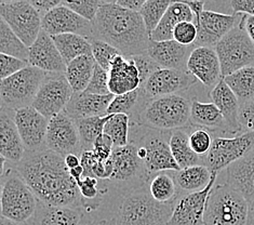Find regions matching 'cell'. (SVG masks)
Listing matches in <instances>:
<instances>
[{
	"label": "cell",
	"mask_w": 254,
	"mask_h": 225,
	"mask_svg": "<svg viewBox=\"0 0 254 225\" xmlns=\"http://www.w3.org/2000/svg\"><path fill=\"white\" fill-rule=\"evenodd\" d=\"M13 168L42 204L82 210L79 187L70 176L63 156L49 150L26 151Z\"/></svg>",
	"instance_id": "1"
},
{
	"label": "cell",
	"mask_w": 254,
	"mask_h": 225,
	"mask_svg": "<svg viewBox=\"0 0 254 225\" xmlns=\"http://www.w3.org/2000/svg\"><path fill=\"white\" fill-rule=\"evenodd\" d=\"M92 25L91 39L107 42L123 56L129 58L147 53L150 36L142 15L137 12L119 7L116 1H105Z\"/></svg>",
	"instance_id": "2"
},
{
	"label": "cell",
	"mask_w": 254,
	"mask_h": 225,
	"mask_svg": "<svg viewBox=\"0 0 254 225\" xmlns=\"http://www.w3.org/2000/svg\"><path fill=\"white\" fill-rule=\"evenodd\" d=\"M178 200V199H177ZM177 200L161 204L150 195L148 184L123 196L117 210L119 225H168Z\"/></svg>",
	"instance_id": "3"
},
{
	"label": "cell",
	"mask_w": 254,
	"mask_h": 225,
	"mask_svg": "<svg viewBox=\"0 0 254 225\" xmlns=\"http://www.w3.org/2000/svg\"><path fill=\"white\" fill-rule=\"evenodd\" d=\"M191 101L182 94L160 96L147 102L135 121L149 129L173 132L190 125Z\"/></svg>",
	"instance_id": "4"
},
{
	"label": "cell",
	"mask_w": 254,
	"mask_h": 225,
	"mask_svg": "<svg viewBox=\"0 0 254 225\" xmlns=\"http://www.w3.org/2000/svg\"><path fill=\"white\" fill-rule=\"evenodd\" d=\"M1 182V217L28 223L37 211L39 199L12 165L4 168Z\"/></svg>",
	"instance_id": "5"
},
{
	"label": "cell",
	"mask_w": 254,
	"mask_h": 225,
	"mask_svg": "<svg viewBox=\"0 0 254 225\" xmlns=\"http://www.w3.org/2000/svg\"><path fill=\"white\" fill-rule=\"evenodd\" d=\"M114 171L106 182L120 195L126 196L149 183V175L142 158L138 156V148L131 141L124 148H115L111 157Z\"/></svg>",
	"instance_id": "6"
},
{
	"label": "cell",
	"mask_w": 254,
	"mask_h": 225,
	"mask_svg": "<svg viewBox=\"0 0 254 225\" xmlns=\"http://www.w3.org/2000/svg\"><path fill=\"white\" fill-rule=\"evenodd\" d=\"M131 127L130 140L134 141L138 148L140 156L150 176L165 171H180L170 148L171 132H163L144 127V131L138 130V125Z\"/></svg>",
	"instance_id": "7"
},
{
	"label": "cell",
	"mask_w": 254,
	"mask_h": 225,
	"mask_svg": "<svg viewBox=\"0 0 254 225\" xmlns=\"http://www.w3.org/2000/svg\"><path fill=\"white\" fill-rule=\"evenodd\" d=\"M248 200L227 183L215 184L208 199L204 225H247Z\"/></svg>",
	"instance_id": "8"
},
{
	"label": "cell",
	"mask_w": 254,
	"mask_h": 225,
	"mask_svg": "<svg viewBox=\"0 0 254 225\" xmlns=\"http://www.w3.org/2000/svg\"><path fill=\"white\" fill-rule=\"evenodd\" d=\"M47 73L34 66H27L0 83L1 107L16 112L33 105Z\"/></svg>",
	"instance_id": "9"
},
{
	"label": "cell",
	"mask_w": 254,
	"mask_h": 225,
	"mask_svg": "<svg viewBox=\"0 0 254 225\" xmlns=\"http://www.w3.org/2000/svg\"><path fill=\"white\" fill-rule=\"evenodd\" d=\"M214 49L220 59L222 78L254 65V44L247 35L240 20Z\"/></svg>",
	"instance_id": "10"
},
{
	"label": "cell",
	"mask_w": 254,
	"mask_h": 225,
	"mask_svg": "<svg viewBox=\"0 0 254 225\" xmlns=\"http://www.w3.org/2000/svg\"><path fill=\"white\" fill-rule=\"evenodd\" d=\"M0 17L28 48L42 30V16L29 0H1Z\"/></svg>",
	"instance_id": "11"
},
{
	"label": "cell",
	"mask_w": 254,
	"mask_h": 225,
	"mask_svg": "<svg viewBox=\"0 0 254 225\" xmlns=\"http://www.w3.org/2000/svg\"><path fill=\"white\" fill-rule=\"evenodd\" d=\"M254 150V132H243L233 138L214 137L205 156L204 165L211 172L220 173Z\"/></svg>",
	"instance_id": "12"
},
{
	"label": "cell",
	"mask_w": 254,
	"mask_h": 225,
	"mask_svg": "<svg viewBox=\"0 0 254 225\" xmlns=\"http://www.w3.org/2000/svg\"><path fill=\"white\" fill-rule=\"evenodd\" d=\"M72 95L74 91L65 74L47 73L32 106L46 118L51 119L65 111Z\"/></svg>",
	"instance_id": "13"
},
{
	"label": "cell",
	"mask_w": 254,
	"mask_h": 225,
	"mask_svg": "<svg viewBox=\"0 0 254 225\" xmlns=\"http://www.w3.org/2000/svg\"><path fill=\"white\" fill-rule=\"evenodd\" d=\"M46 145L47 150L63 157L70 154L81 156L83 150L77 124L65 111L49 120Z\"/></svg>",
	"instance_id": "14"
},
{
	"label": "cell",
	"mask_w": 254,
	"mask_h": 225,
	"mask_svg": "<svg viewBox=\"0 0 254 225\" xmlns=\"http://www.w3.org/2000/svg\"><path fill=\"white\" fill-rule=\"evenodd\" d=\"M219 174L212 172L209 185L200 192L181 193L168 225H204L208 199Z\"/></svg>",
	"instance_id": "15"
},
{
	"label": "cell",
	"mask_w": 254,
	"mask_h": 225,
	"mask_svg": "<svg viewBox=\"0 0 254 225\" xmlns=\"http://www.w3.org/2000/svg\"><path fill=\"white\" fill-rule=\"evenodd\" d=\"M49 120L33 106L14 113V121L26 151L34 153L47 150L46 139Z\"/></svg>",
	"instance_id": "16"
},
{
	"label": "cell",
	"mask_w": 254,
	"mask_h": 225,
	"mask_svg": "<svg viewBox=\"0 0 254 225\" xmlns=\"http://www.w3.org/2000/svg\"><path fill=\"white\" fill-rule=\"evenodd\" d=\"M198 80L187 71L159 69L150 76L142 88L149 100L160 96L180 94Z\"/></svg>",
	"instance_id": "17"
},
{
	"label": "cell",
	"mask_w": 254,
	"mask_h": 225,
	"mask_svg": "<svg viewBox=\"0 0 254 225\" xmlns=\"http://www.w3.org/2000/svg\"><path fill=\"white\" fill-rule=\"evenodd\" d=\"M42 30L51 37L63 34H76L91 39L93 36L92 23L65 7L63 2L42 17Z\"/></svg>",
	"instance_id": "18"
},
{
	"label": "cell",
	"mask_w": 254,
	"mask_h": 225,
	"mask_svg": "<svg viewBox=\"0 0 254 225\" xmlns=\"http://www.w3.org/2000/svg\"><path fill=\"white\" fill-rule=\"evenodd\" d=\"M239 14H225L212 10H204L196 21L198 37L195 47L215 46L237 25Z\"/></svg>",
	"instance_id": "19"
},
{
	"label": "cell",
	"mask_w": 254,
	"mask_h": 225,
	"mask_svg": "<svg viewBox=\"0 0 254 225\" xmlns=\"http://www.w3.org/2000/svg\"><path fill=\"white\" fill-rule=\"evenodd\" d=\"M186 70L208 89H213L222 79L220 59L214 48H193L187 60Z\"/></svg>",
	"instance_id": "20"
},
{
	"label": "cell",
	"mask_w": 254,
	"mask_h": 225,
	"mask_svg": "<svg viewBox=\"0 0 254 225\" xmlns=\"http://www.w3.org/2000/svg\"><path fill=\"white\" fill-rule=\"evenodd\" d=\"M28 64L46 73L60 74H65L67 68L52 37L45 30H41L37 40L29 47Z\"/></svg>",
	"instance_id": "21"
},
{
	"label": "cell",
	"mask_w": 254,
	"mask_h": 225,
	"mask_svg": "<svg viewBox=\"0 0 254 225\" xmlns=\"http://www.w3.org/2000/svg\"><path fill=\"white\" fill-rule=\"evenodd\" d=\"M108 86L111 93L115 96L129 93L141 88V75L135 62L131 57L120 54L114 60L108 72Z\"/></svg>",
	"instance_id": "22"
},
{
	"label": "cell",
	"mask_w": 254,
	"mask_h": 225,
	"mask_svg": "<svg viewBox=\"0 0 254 225\" xmlns=\"http://www.w3.org/2000/svg\"><path fill=\"white\" fill-rule=\"evenodd\" d=\"M14 113L1 107L0 116V154L10 165H17L26 154L14 121Z\"/></svg>",
	"instance_id": "23"
},
{
	"label": "cell",
	"mask_w": 254,
	"mask_h": 225,
	"mask_svg": "<svg viewBox=\"0 0 254 225\" xmlns=\"http://www.w3.org/2000/svg\"><path fill=\"white\" fill-rule=\"evenodd\" d=\"M195 46H183L175 40L152 41L147 50L148 57L160 69L187 71L186 64Z\"/></svg>",
	"instance_id": "24"
},
{
	"label": "cell",
	"mask_w": 254,
	"mask_h": 225,
	"mask_svg": "<svg viewBox=\"0 0 254 225\" xmlns=\"http://www.w3.org/2000/svg\"><path fill=\"white\" fill-rule=\"evenodd\" d=\"M114 98V94L96 95L84 91L80 93H74L65 112L75 121L90 117L106 116L107 109Z\"/></svg>",
	"instance_id": "25"
},
{
	"label": "cell",
	"mask_w": 254,
	"mask_h": 225,
	"mask_svg": "<svg viewBox=\"0 0 254 225\" xmlns=\"http://www.w3.org/2000/svg\"><path fill=\"white\" fill-rule=\"evenodd\" d=\"M210 98L223 115V118L225 120L227 133H231V135L239 133L241 131V126L239 123V112L241 104L237 96L235 95L232 89L228 87V84L223 78L211 90Z\"/></svg>",
	"instance_id": "26"
},
{
	"label": "cell",
	"mask_w": 254,
	"mask_h": 225,
	"mask_svg": "<svg viewBox=\"0 0 254 225\" xmlns=\"http://www.w3.org/2000/svg\"><path fill=\"white\" fill-rule=\"evenodd\" d=\"M225 171V183L238 191L248 202L254 198V150Z\"/></svg>",
	"instance_id": "27"
},
{
	"label": "cell",
	"mask_w": 254,
	"mask_h": 225,
	"mask_svg": "<svg viewBox=\"0 0 254 225\" xmlns=\"http://www.w3.org/2000/svg\"><path fill=\"white\" fill-rule=\"evenodd\" d=\"M82 216L83 211L80 209L47 206L39 200L37 211L28 223L31 225H79Z\"/></svg>",
	"instance_id": "28"
},
{
	"label": "cell",
	"mask_w": 254,
	"mask_h": 225,
	"mask_svg": "<svg viewBox=\"0 0 254 225\" xmlns=\"http://www.w3.org/2000/svg\"><path fill=\"white\" fill-rule=\"evenodd\" d=\"M195 15L183 1H172L163 15L160 24L150 35L152 41H168L173 39V30L182 22H195Z\"/></svg>",
	"instance_id": "29"
},
{
	"label": "cell",
	"mask_w": 254,
	"mask_h": 225,
	"mask_svg": "<svg viewBox=\"0 0 254 225\" xmlns=\"http://www.w3.org/2000/svg\"><path fill=\"white\" fill-rule=\"evenodd\" d=\"M190 125L212 132H227L223 115L212 102H200L196 99L191 101Z\"/></svg>",
	"instance_id": "30"
},
{
	"label": "cell",
	"mask_w": 254,
	"mask_h": 225,
	"mask_svg": "<svg viewBox=\"0 0 254 225\" xmlns=\"http://www.w3.org/2000/svg\"><path fill=\"white\" fill-rule=\"evenodd\" d=\"M96 62L92 56H82L71 61L66 68L65 76L74 93L86 91L93 76Z\"/></svg>",
	"instance_id": "31"
},
{
	"label": "cell",
	"mask_w": 254,
	"mask_h": 225,
	"mask_svg": "<svg viewBox=\"0 0 254 225\" xmlns=\"http://www.w3.org/2000/svg\"><path fill=\"white\" fill-rule=\"evenodd\" d=\"M148 101L149 99L141 87L129 93L115 96L107 109V115L125 114L131 118V123H135L138 115Z\"/></svg>",
	"instance_id": "32"
},
{
	"label": "cell",
	"mask_w": 254,
	"mask_h": 225,
	"mask_svg": "<svg viewBox=\"0 0 254 225\" xmlns=\"http://www.w3.org/2000/svg\"><path fill=\"white\" fill-rule=\"evenodd\" d=\"M212 172L204 165L192 166L174 171V178L182 193H196L204 190L211 181Z\"/></svg>",
	"instance_id": "33"
},
{
	"label": "cell",
	"mask_w": 254,
	"mask_h": 225,
	"mask_svg": "<svg viewBox=\"0 0 254 225\" xmlns=\"http://www.w3.org/2000/svg\"><path fill=\"white\" fill-rule=\"evenodd\" d=\"M190 136L186 130H175L171 132L170 148L172 155L177 161L180 169L192 166L204 165V159L198 156L190 148ZM205 166V165H204Z\"/></svg>",
	"instance_id": "34"
},
{
	"label": "cell",
	"mask_w": 254,
	"mask_h": 225,
	"mask_svg": "<svg viewBox=\"0 0 254 225\" xmlns=\"http://www.w3.org/2000/svg\"><path fill=\"white\" fill-rule=\"evenodd\" d=\"M66 64L82 56H92V46L86 37L76 34H63L52 37Z\"/></svg>",
	"instance_id": "35"
},
{
	"label": "cell",
	"mask_w": 254,
	"mask_h": 225,
	"mask_svg": "<svg viewBox=\"0 0 254 225\" xmlns=\"http://www.w3.org/2000/svg\"><path fill=\"white\" fill-rule=\"evenodd\" d=\"M148 190L156 202L161 204L174 202L182 193L179 190L177 182H175L174 172L172 174L168 171L153 175L148 183Z\"/></svg>",
	"instance_id": "36"
},
{
	"label": "cell",
	"mask_w": 254,
	"mask_h": 225,
	"mask_svg": "<svg viewBox=\"0 0 254 225\" xmlns=\"http://www.w3.org/2000/svg\"><path fill=\"white\" fill-rule=\"evenodd\" d=\"M240 104L254 100V65L247 66L223 78Z\"/></svg>",
	"instance_id": "37"
},
{
	"label": "cell",
	"mask_w": 254,
	"mask_h": 225,
	"mask_svg": "<svg viewBox=\"0 0 254 225\" xmlns=\"http://www.w3.org/2000/svg\"><path fill=\"white\" fill-rule=\"evenodd\" d=\"M110 118L111 115H106V116L90 117L76 121L83 151L93 150L96 140L104 135V127Z\"/></svg>",
	"instance_id": "38"
},
{
	"label": "cell",
	"mask_w": 254,
	"mask_h": 225,
	"mask_svg": "<svg viewBox=\"0 0 254 225\" xmlns=\"http://www.w3.org/2000/svg\"><path fill=\"white\" fill-rule=\"evenodd\" d=\"M0 53L28 62L29 48L0 17Z\"/></svg>",
	"instance_id": "39"
},
{
	"label": "cell",
	"mask_w": 254,
	"mask_h": 225,
	"mask_svg": "<svg viewBox=\"0 0 254 225\" xmlns=\"http://www.w3.org/2000/svg\"><path fill=\"white\" fill-rule=\"evenodd\" d=\"M131 118L125 114L111 115L104 127V135L108 136L114 143V148H124L130 142Z\"/></svg>",
	"instance_id": "40"
},
{
	"label": "cell",
	"mask_w": 254,
	"mask_h": 225,
	"mask_svg": "<svg viewBox=\"0 0 254 225\" xmlns=\"http://www.w3.org/2000/svg\"><path fill=\"white\" fill-rule=\"evenodd\" d=\"M171 3L172 1H169V0H146V2L144 3L140 14L143 17L149 36L158 27Z\"/></svg>",
	"instance_id": "41"
},
{
	"label": "cell",
	"mask_w": 254,
	"mask_h": 225,
	"mask_svg": "<svg viewBox=\"0 0 254 225\" xmlns=\"http://www.w3.org/2000/svg\"><path fill=\"white\" fill-rule=\"evenodd\" d=\"M92 46V57L96 64L100 65L103 70L110 72L114 60L120 56V51L110 44L99 39H89Z\"/></svg>",
	"instance_id": "42"
},
{
	"label": "cell",
	"mask_w": 254,
	"mask_h": 225,
	"mask_svg": "<svg viewBox=\"0 0 254 225\" xmlns=\"http://www.w3.org/2000/svg\"><path fill=\"white\" fill-rule=\"evenodd\" d=\"M105 1L101 0H90V1H63L65 7L69 8L78 15H80L83 19L89 22H93L96 17V14Z\"/></svg>",
	"instance_id": "43"
},
{
	"label": "cell",
	"mask_w": 254,
	"mask_h": 225,
	"mask_svg": "<svg viewBox=\"0 0 254 225\" xmlns=\"http://www.w3.org/2000/svg\"><path fill=\"white\" fill-rule=\"evenodd\" d=\"M213 138L211 137L210 132L208 130L200 129L198 128L195 131H192L190 136V143L191 150L195 151V153L204 158L208 155V153L212 147Z\"/></svg>",
	"instance_id": "44"
},
{
	"label": "cell",
	"mask_w": 254,
	"mask_h": 225,
	"mask_svg": "<svg viewBox=\"0 0 254 225\" xmlns=\"http://www.w3.org/2000/svg\"><path fill=\"white\" fill-rule=\"evenodd\" d=\"M198 37V28L195 22H182L173 30V40L183 46H195Z\"/></svg>",
	"instance_id": "45"
},
{
	"label": "cell",
	"mask_w": 254,
	"mask_h": 225,
	"mask_svg": "<svg viewBox=\"0 0 254 225\" xmlns=\"http://www.w3.org/2000/svg\"><path fill=\"white\" fill-rule=\"evenodd\" d=\"M108 72L103 70L100 65L96 64L93 76L91 78L88 88L84 92L96 94V95H108L112 94L108 86Z\"/></svg>",
	"instance_id": "46"
},
{
	"label": "cell",
	"mask_w": 254,
	"mask_h": 225,
	"mask_svg": "<svg viewBox=\"0 0 254 225\" xmlns=\"http://www.w3.org/2000/svg\"><path fill=\"white\" fill-rule=\"evenodd\" d=\"M27 66H29V64L25 61L0 53V78L1 80L15 75L16 73L21 72Z\"/></svg>",
	"instance_id": "47"
},
{
	"label": "cell",
	"mask_w": 254,
	"mask_h": 225,
	"mask_svg": "<svg viewBox=\"0 0 254 225\" xmlns=\"http://www.w3.org/2000/svg\"><path fill=\"white\" fill-rule=\"evenodd\" d=\"M131 58L135 62V65L137 66L138 72H140L142 86L147 81V79L152 76L157 70L160 69L159 65L156 64L154 61L148 57L147 53L140 54V56H134Z\"/></svg>",
	"instance_id": "48"
},
{
	"label": "cell",
	"mask_w": 254,
	"mask_h": 225,
	"mask_svg": "<svg viewBox=\"0 0 254 225\" xmlns=\"http://www.w3.org/2000/svg\"><path fill=\"white\" fill-rule=\"evenodd\" d=\"M114 149L115 148L112 139L106 135H102L95 141L92 151L101 162H106L111 159Z\"/></svg>",
	"instance_id": "49"
},
{
	"label": "cell",
	"mask_w": 254,
	"mask_h": 225,
	"mask_svg": "<svg viewBox=\"0 0 254 225\" xmlns=\"http://www.w3.org/2000/svg\"><path fill=\"white\" fill-rule=\"evenodd\" d=\"M241 131L254 132V100L241 104L239 112Z\"/></svg>",
	"instance_id": "50"
},
{
	"label": "cell",
	"mask_w": 254,
	"mask_h": 225,
	"mask_svg": "<svg viewBox=\"0 0 254 225\" xmlns=\"http://www.w3.org/2000/svg\"><path fill=\"white\" fill-rule=\"evenodd\" d=\"M80 160L83 170H84V174L83 176H91V178H95V170L98 168L99 163L101 162L92 150H86L82 151V154L80 156Z\"/></svg>",
	"instance_id": "51"
},
{
	"label": "cell",
	"mask_w": 254,
	"mask_h": 225,
	"mask_svg": "<svg viewBox=\"0 0 254 225\" xmlns=\"http://www.w3.org/2000/svg\"><path fill=\"white\" fill-rule=\"evenodd\" d=\"M231 7L233 14L254 15V0H233Z\"/></svg>",
	"instance_id": "52"
},
{
	"label": "cell",
	"mask_w": 254,
	"mask_h": 225,
	"mask_svg": "<svg viewBox=\"0 0 254 225\" xmlns=\"http://www.w3.org/2000/svg\"><path fill=\"white\" fill-rule=\"evenodd\" d=\"M29 2L39 12V14L44 17L50 11L61 5L63 1H61V0H29Z\"/></svg>",
	"instance_id": "53"
},
{
	"label": "cell",
	"mask_w": 254,
	"mask_h": 225,
	"mask_svg": "<svg viewBox=\"0 0 254 225\" xmlns=\"http://www.w3.org/2000/svg\"><path fill=\"white\" fill-rule=\"evenodd\" d=\"M145 2L146 0H118L116 1L119 7L132 12H137V13H140Z\"/></svg>",
	"instance_id": "54"
},
{
	"label": "cell",
	"mask_w": 254,
	"mask_h": 225,
	"mask_svg": "<svg viewBox=\"0 0 254 225\" xmlns=\"http://www.w3.org/2000/svg\"><path fill=\"white\" fill-rule=\"evenodd\" d=\"M240 21L243 23L247 35L254 44V15L240 14Z\"/></svg>",
	"instance_id": "55"
},
{
	"label": "cell",
	"mask_w": 254,
	"mask_h": 225,
	"mask_svg": "<svg viewBox=\"0 0 254 225\" xmlns=\"http://www.w3.org/2000/svg\"><path fill=\"white\" fill-rule=\"evenodd\" d=\"M187 7H189L191 12L193 13V15H195V20L197 21L199 17H200V15L202 14V12L204 11V5H205V1H201V0H197V1H183ZM196 21H195V24H196Z\"/></svg>",
	"instance_id": "56"
},
{
	"label": "cell",
	"mask_w": 254,
	"mask_h": 225,
	"mask_svg": "<svg viewBox=\"0 0 254 225\" xmlns=\"http://www.w3.org/2000/svg\"><path fill=\"white\" fill-rule=\"evenodd\" d=\"M65 159V163L66 166H67L68 169H72V168H76L78 166H80L81 160H80V157L74 155V154H70L67 155L66 157H64Z\"/></svg>",
	"instance_id": "57"
},
{
	"label": "cell",
	"mask_w": 254,
	"mask_h": 225,
	"mask_svg": "<svg viewBox=\"0 0 254 225\" xmlns=\"http://www.w3.org/2000/svg\"><path fill=\"white\" fill-rule=\"evenodd\" d=\"M69 174L72 179H74L77 183L79 182L82 178H83V174H84V170L82 168V166H78L76 168H72L69 169Z\"/></svg>",
	"instance_id": "58"
},
{
	"label": "cell",
	"mask_w": 254,
	"mask_h": 225,
	"mask_svg": "<svg viewBox=\"0 0 254 225\" xmlns=\"http://www.w3.org/2000/svg\"><path fill=\"white\" fill-rule=\"evenodd\" d=\"M249 217H248V224L254 225V198L249 200Z\"/></svg>",
	"instance_id": "59"
},
{
	"label": "cell",
	"mask_w": 254,
	"mask_h": 225,
	"mask_svg": "<svg viewBox=\"0 0 254 225\" xmlns=\"http://www.w3.org/2000/svg\"><path fill=\"white\" fill-rule=\"evenodd\" d=\"M0 225H31L29 223H16L13 221H10L8 219H5L1 217V222H0Z\"/></svg>",
	"instance_id": "60"
},
{
	"label": "cell",
	"mask_w": 254,
	"mask_h": 225,
	"mask_svg": "<svg viewBox=\"0 0 254 225\" xmlns=\"http://www.w3.org/2000/svg\"><path fill=\"white\" fill-rule=\"evenodd\" d=\"M79 225H94V223H93V221H92L91 219H90L87 215L83 214L82 219H81V222H80Z\"/></svg>",
	"instance_id": "61"
},
{
	"label": "cell",
	"mask_w": 254,
	"mask_h": 225,
	"mask_svg": "<svg viewBox=\"0 0 254 225\" xmlns=\"http://www.w3.org/2000/svg\"><path fill=\"white\" fill-rule=\"evenodd\" d=\"M247 225H251V224H247Z\"/></svg>",
	"instance_id": "62"
}]
</instances>
